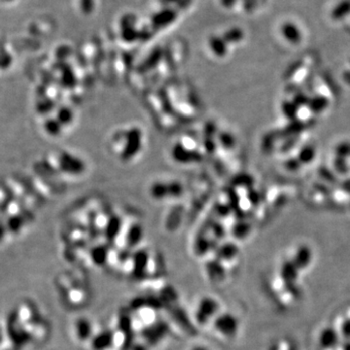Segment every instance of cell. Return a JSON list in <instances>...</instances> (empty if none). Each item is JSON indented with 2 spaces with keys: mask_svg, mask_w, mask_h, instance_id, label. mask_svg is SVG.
I'll list each match as a JSON object with an SVG mask.
<instances>
[{
  "mask_svg": "<svg viewBox=\"0 0 350 350\" xmlns=\"http://www.w3.org/2000/svg\"><path fill=\"white\" fill-rule=\"evenodd\" d=\"M310 260H311L310 249L305 245H302L298 248L297 253L295 254V258L292 260V263L297 267L298 270H300V269L306 268L308 264L310 263Z\"/></svg>",
  "mask_w": 350,
  "mask_h": 350,
  "instance_id": "1",
  "label": "cell"
},
{
  "mask_svg": "<svg viewBox=\"0 0 350 350\" xmlns=\"http://www.w3.org/2000/svg\"><path fill=\"white\" fill-rule=\"evenodd\" d=\"M280 277L288 283H293L294 281H296V279L298 277V269L292 263V261H286L282 265Z\"/></svg>",
  "mask_w": 350,
  "mask_h": 350,
  "instance_id": "2",
  "label": "cell"
},
{
  "mask_svg": "<svg viewBox=\"0 0 350 350\" xmlns=\"http://www.w3.org/2000/svg\"><path fill=\"white\" fill-rule=\"evenodd\" d=\"M337 340V335L332 328L325 329L320 335V343L324 348H330L334 346Z\"/></svg>",
  "mask_w": 350,
  "mask_h": 350,
  "instance_id": "3",
  "label": "cell"
},
{
  "mask_svg": "<svg viewBox=\"0 0 350 350\" xmlns=\"http://www.w3.org/2000/svg\"><path fill=\"white\" fill-rule=\"evenodd\" d=\"M329 105V100L324 96H315L309 100L308 107L310 111L314 113H320L324 111Z\"/></svg>",
  "mask_w": 350,
  "mask_h": 350,
  "instance_id": "4",
  "label": "cell"
},
{
  "mask_svg": "<svg viewBox=\"0 0 350 350\" xmlns=\"http://www.w3.org/2000/svg\"><path fill=\"white\" fill-rule=\"evenodd\" d=\"M315 149L310 145H306L299 152V161L301 164H308L315 158Z\"/></svg>",
  "mask_w": 350,
  "mask_h": 350,
  "instance_id": "5",
  "label": "cell"
},
{
  "mask_svg": "<svg viewBox=\"0 0 350 350\" xmlns=\"http://www.w3.org/2000/svg\"><path fill=\"white\" fill-rule=\"evenodd\" d=\"M305 128V124L298 121V120H294L293 122L290 124L288 127H286L283 130V136L284 137H291L294 136L296 134H299L300 132H302Z\"/></svg>",
  "mask_w": 350,
  "mask_h": 350,
  "instance_id": "6",
  "label": "cell"
},
{
  "mask_svg": "<svg viewBox=\"0 0 350 350\" xmlns=\"http://www.w3.org/2000/svg\"><path fill=\"white\" fill-rule=\"evenodd\" d=\"M298 109H299V107L297 106L293 101H287V102H284L282 104L283 114L292 121L296 120Z\"/></svg>",
  "mask_w": 350,
  "mask_h": 350,
  "instance_id": "7",
  "label": "cell"
},
{
  "mask_svg": "<svg viewBox=\"0 0 350 350\" xmlns=\"http://www.w3.org/2000/svg\"><path fill=\"white\" fill-rule=\"evenodd\" d=\"M334 167H335V170L340 174H346L348 172V166H347L344 158L336 157Z\"/></svg>",
  "mask_w": 350,
  "mask_h": 350,
  "instance_id": "8",
  "label": "cell"
},
{
  "mask_svg": "<svg viewBox=\"0 0 350 350\" xmlns=\"http://www.w3.org/2000/svg\"><path fill=\"white\" fill-rule=\"evenodd\" d=\"M335 154L336 157H341V158H347L350 156V143L349 142H342L338 144L335 148Z\"/></svg>",
  "mask_w": 350,
  "mask_h": 350,
  "instance_id": "9",
  "label": "cell"
},
{
  "mask_svg": "<svg viewBox=\"0 0 350 350\" xmlns=\"http://www.w3.org/2000/svg\"><path fill=\"white\" fill-rule=\"evenodd\" d=\"M319 174L320 176L326 180L327 182L331 183V184H335V183L337 182L336 181V177L335 176V174L328 168H322L319 169Z\"/></svg>",
  "mask_w": 350,
  "mask_h": 350,
  "instance_id": "10",
  "label": "cell"
},
{
  "mask_svg": "<svg viewBox=\"0 0 350 350\" xmlns=\"http://www.w3.org/2000/svg\"><path fill=\"white\" fill-rule=\"evenodd\" d=\"M309 98L308 96L305 94V93H303V92H298L295 94V97H294V100L293 102L297 105L298 107L304 106V105H308L309 103Z\"/></svg>",
  "mask_w": 350,
  "mask_h": 350,
  "instance_id": "11",
  "label": "cell"
},
{
  "mask_svg": "<svg viewBox=\"0 0 350 350\" xmlns=\"http://www.w3.org/2000/svg\"><path fill=\"white\" fill-rule=\"evenodd\" d=\"M301 165L302 164L299 161V159H290L285 164L286 168H288V170H290V171L298 170L299 168H301Z\"/></svg>",
  "mask_w": 350,
  "mask_h": 350,
  "instance_id": "12",
  "label": "cell"
},
{
  "mask_svg": "<svg viewBox=\"0 0 350 350\" xmlns=\"http://www.w3.org/2000/svg\"><path fill=\"white\" fill-rule=\"evenodd\" d=\"M274 350H293V347H292L291 343H289V341L284 340V341H280V343L275 345Z\"/></svg>",
  "mask_w": 350,
  "mask_h": 350,
  "instance_id": "13",
  "label": "cell"
},
{
  "mask_svg": "<svg viewBox=\"0 0 350 350\" xmlns=\"http://www.w3.org/2000/svg\"><path fill=\"white\" fill-rule=\"evenodd\" d=\"M315 188L318 190V192L324 194V195H326V194L327 195H331V193H332V190L330 188H328V187H326V186H324L322 184H316Z\"/></svg>",
  "mask_w": 350,
  "mask_h": 350,
  "instance_id": "14",
  "label": "cell"
},
{
  "mask_svg": "<svg viewBox=\"0 0 350 350\" xmlns=\"http://www.w3.org/2000/svg\"><path fill=\"white\" fill-rule=\"evenodd\" d=\"M297 143V140H295V138H291V139H288L287 143H285L283 145V151H289L290 149Z\"/></svg>",
  "mask_w": 350,
  "mask_h": 350,
  "instance_id": "15",
  "label": "cell"
},
{
  "mask_svg": "<svg viewBox=\"0 0 350 350\" xmlns=\"http://www.w3.org/2000/svg\"><path fill=\"white\" fill-rule=\"evenodd\" d=\"M341 189L347 193V194H350V179L348 180H345L343 182L341 183Z\"/></svg>",
  "mask_w": 350,
  "mask_h": 350,
  "instance_id": "16",
  "label": "cell"
},
{
  "mask_svg": "<svg viewBox=\"0 0 350 350\" xmlns=\"http://www.w3.org/2000/svg\"><path fill=\"white\" fill-rule=\"evenodd\" d=\"M348 325H349V323H345V325H344V326H345V328H346V327H347V326H348ZM349 328H350V327H349Z\"/></svg>",
  "mask_w": 350,
  "mask_h": 350,
  "instance_id": "17",
  "label": "cell"
}]
</instances>
